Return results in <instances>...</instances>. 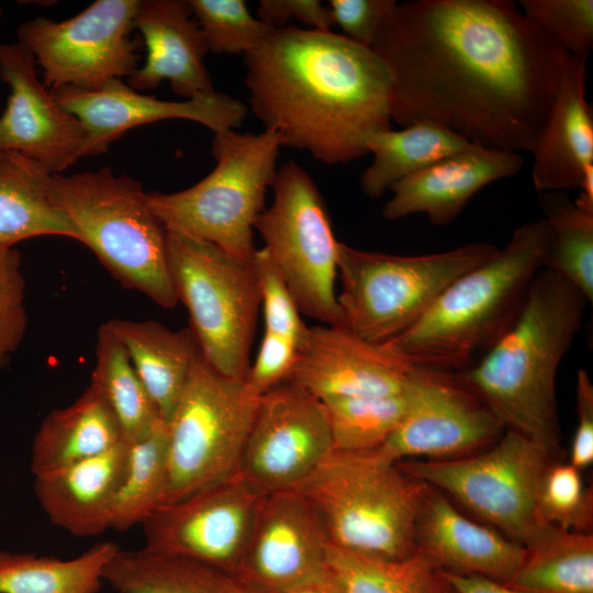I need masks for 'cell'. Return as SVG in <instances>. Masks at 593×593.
<instances>
[{"mask_svg": "<svg viewBox=\"0 0 593 593\" xmlns=\"http://www.w3.org/2000/svg\"><path fill=\"white\" fill-rule=\"evenodd\" d=\"M334 451L367 452L380 448L402 422L405 392L377 396H339L321 401Z\"/></svg>", "mask_w": 593, "mask_h": 593, "instance_id": "37", "label": "cell"}, {"mask_svg": "<svg viewBox=\"0 0 593 593\" xmlns=\"http://www.w3.org/2000/svg\"><path fill=\"white\" fill-rule=\"evenodd\" d=\"M550 244L544 219L518 226L501 249L455 279L414 325L388 343L412 366L467 369L513 323L546 268Z\"/></svg>", "mask_w": 593, "mask_h": 593, "instance_id": "4", "label": "cell"}, {"mask_svg": "<svg viewBox=\"0 0 593 593\" xmlns=\"http://www.w3.org/2000/svg\"><path fill=\"white\" fill-rule=\"evenodd\" d=\"M332 451L323 403L284 381L260 395L238 474L264 495L291 491Z\"/></svg>", "mask_w": 593, "mask_h": 593, "instance_id": "16", "label": "cell"}, {"mask_svg": "<svg viewBox=\"0 0 593 593\" xmlns=\"http://www.w3.org/2000/svg\"><path fill=\"white\" fill-rule=\"evenodd\" d=\"M286 593H343V591L328 570V574L323 579Z\"/></svg>", "mask_w": 593, "mask_h": 593, "instance_id": "49", "label": "cell"}, {"mask_svg": "<svg viewBox=\"0 0 593 593\" xmlns=\"http://www.w3.org/2000/svg\"><path fill=\"white\" fill-rule=\"evenodd\" d=\"M256 18L272 29L287 26L290 20L318 31H332L335 25L328 4L320 0H260Z\"/></svg>", "mask_w": 593, "mask_h": 593, "instance_id": "45", "label": "cell"}, {"mask_svg": "<svg viewBox=\"0 0 593 593\" xmlns=\"http://www.w3.org/2000/svg\"><path fill=\"white\" fill-rule=\"evenodd\" d=\"M103 581L119 593H250L237 579L184 558L120 548Z\"/></svg>", "mask_w": 593, "mask_h": 593, "instance_id": "30", "label": "cell"}, {"mask_svg": "<svg viewBox=\"0 0 593 593\" xmlns=\"http://www.w3.org/2000/svg\"><path fill=\"white\" fill-rule=\"evenodd\" d=\"M371 48L389 69L399 125L433 122L516 153L540 136L563 56L512 0L396 2Z\"/></svg>", "mask_w": 593, "mask_h": 593, "instance_id": "1", "label": "cell"}, {"mask_svg": "<svg viewBox=\"0 0 593 593\" xmlns=\"http://www.w3.org/2000/svg\"><path fill=\"white\" fill-rule=\"evenodd\" d=\"M578 190L580 194L573 202L584 212L593 214V165L586 168Z\"/></svg>", "mask_w": 593, "mask_h": 593, "instance_id": "48", "label": "cell"}, {"mask_svg": "<svg viewBox=\"0 0 593 593\" xmlns=\"http://www.w3.org/2000/svg\"><path fill=\"white\" fill-rule=\"evenodd\" d=\"M589 301L567 280L541 269L517 316L460 378L484 401L505 429L559 450L556 377Z\"/></svg>", "mask_w": 593, "mask_h": 593, "instance_id": "3", "label": "cell"}, {"mask_svg": "<svg viewBox=\"0 0 593 593\" xmlns=\"http://www.w3.org/2000/svg\"><path fill=\"white\" fill-rule=\"evenodd\" d=\"M192 16L188 0H139L134 29L143 37L146 58L128 78L131 88L152 90L168 80L187 99L215 90L203 61L209 49Z\"/></svg>", "mask_w": 593, "mask_h": 593, "instance_id": "22", "label": "cell"}, {"mask_svg": "<svg viewBox=\"0 0 593 593\" xmlns=\"http://www.w3.org/2000/svg\"><path fill=\"white\" fill-rule=\"evenodd\" d=\"M25 279L20 253L0 247V369L24 340L27 329Z\"/></svg>", "mask_w": 593, "mask_h": 593, "instance_id": "41", "label": "cell"}, {"mask_svg": "<svg viewBox=\"0 0 593 593\" xmlns=\"http://www.w3.org/2000/svg\"><path fill=\"white\" fill-rule=\"evenodd\" d=\"M507 585L532 593H593V536L546 525Z\"/></svg>", "mask_w": 593, "mask_h": 593, "instance_id": "31", "label": "cell"}, {"mask_svg": "<svg viewBox=\"0 0 593 593\" xmlns=\"http://www.w3.org/2000/svg\"><path fill=\"white\" fill-rule=\"evenodd\" d=\"M536 517L539 526L586 533L592 525V491L583 484L581 470L571 463L547 468L538 493Z\"/></svg>", "mask_w": 593, "mask_h": 593, "instance_id": "39", "label": "cell"}, {"mask_svg": "<svg viewBox=\"0 0 593 593\" xmlns=\"http://www.w3.org/2000/svg\"><path fill=\"white\" fill-rule=\"evenodd\" d=\"M52 92L85 125L98 155L126 131L143 124L189 120L217 133L238 128L248 112L240 100L216 90L186 101L160 100L141 93L122 79L110 80L96 90L64 88Z\"/></svg>", "mask_w": 593, "mask_h": 593, "instance_id": "20", "label": "cell"}, {"mask_svg": "<svg viewBox=\"0 0 593 593\" xmlns=\"http://www.w3.org/2000/svg\"><path fill=\"white\" fill-rule=\"evenodd\" d=\"M264 494L239 474L159 506L143 522L144 551L189 559L234 574Z\"/></svg>", "mask_w": 593, "mask_h": 593, "instance_id": "15", "label": "cell"}, {"mask_svg": "<svg viewBox=\"0 0 593 593\" xmlns=\"http://www.w3.org/2000/svg\"><path fill=\"white\" fill-rule=\"evenodd\" d=\"M473 145L450 130L426 121L401 130L379 131L367 143L368 154L373 158L360 176V189L371 199L380 198L401 179Z\"/></svg>", "mask_w": 593, "mask_h": 593, "instance_id": "29", "label": "cell"}, {"mask_svg": "<svg viewBox=\"0 0 593 593\" xmlns=\"http://www.w3.org/2000/svg\"><path fill=\"white\" fill-rule=\"evenodd\" d=\"M127 448L122 440L100 455L34 475V494L52 524L76 537L109 529Z\"/></svg>", "mask_w": 593, "mask_h": 593, "instance_id": "25", "label": "cell"}, {"mask_svg": "<svg viewBox=\"0 0 593 593\" xmlns=\"http://www.w3.org/2000/svg\"><path fill=\"white\" fill-rule=\"evenodd\" d=\"M544 220L551 232L546 268L593 300V214L575 205L566 191L539 193Z\"/></svg>", "mask_w": 593, "mask_h": 593, "instance_id": "36", "label": "cell"}, {"mask_svg": "<svg viewBox=\"0 0 593 593\" xmlns=\"http://www.w3.org/2000/svg\"><path fill=\"white\" fill-rule=\"evenodd\" d=\"M244 64L249 109L265 130L323 164L367 155L370 136L391 128L388 67L343 34L289 24L245 54Z\"/></svg>", "mask_w": 593, "mask_h": 593, "instance_id": "2", "label": "cell"}, {"mask_svg": "<svg viewBox=\"0 0 593 593\" xmlns=\"http://www.w3.org/2000/svg\"><path fill=\"white\" fill-rule=\"evenodd\" d=\"M167 424L159 421L127 443V457L110 514L109 529L143 524L160 505L167 478Z\"/></svg>", "mask_w": 593, "mask_h": 593, "instance_id": "34", "label": "cell"}, {"mask_svg": "<svg viewBox=\"0 0 593 593\" xmlns=\"http://www.w3.org/2000/svg\"><path fill=\"white\" fill-rule=\"evenodd\" d=\"M432 486L373 451H332L294 491L329 545L384 559L416 550V526Z\"/></svg>", "mask_w": 593, "mask_h": 593, "instance_id": "5", "label": "cell"}, {"mask_svg": "<svg viewBox=\"0 0 593 593\" xmlns=\"http://www.w3.org/2000/svg\"><path fill=\"white\" fill-rule=\"evenodd\" d=\"M2 16H3V10H2V8L0 7V21H1Z\"/></svg>", "mask_w": 593, "mask_h": 593, "instance_id": "50", "label": "cell"}, {"mask_svg": "<svg viewBox=\"0 0 593 593\" xmlns=\"http://www.w3.org/2000/svg\"><path fill=\"white\" fill-rule=\"evenodd\" d=\"M523 164L519 153L473 145L395 182L382 215L396 221L423 213L433 225H447L478 191L516 175Z\"/></svg>", "mask_w": 593, "mask_h": 593, "instance_id": "21", "label": "cell"}, {"mask_svg": "<svg viewBox=\"0 0 593 593\" xmlns=\"http://www.w3.org/2000/svg\"><path fill=\"white\" fill-rule=\"evenodd\" d=\"M166 253L174 291L188 311L201 355L217 372L245 380L260 309L251 260L169 231Z\"/></svg>", "mask_w": 593, "mask_h": 593, "instance_id": "9", "label": "cell"}, {"mask_svg": "<svg viewBox=\"0 0 593 593\" xmlns=\"http://www.w3.org/2000/svg\"><path fill=\"white\" fill-rule=\"evenodd\" d=\"M404 392L407 406L402 422L373 450L383 460L466 457L490 447L505 429L457 371L413 366Z\"/></svg>", "mask_w": 593, "mask_h": 593, "instance_id": "14", "label": "cell"}, {"mask_svg": "<svg viewBox=\"0 0 593 593\" xmlns=\"http://www.w3.org/2000/svg\"><path fill=\"white\" fill-rule=\"evenodd\" d=\"M395 0H331L334 24L346 37L371 47L380 29L390 15Z\"/></svg>", "mask_w": 593, "mask_h": 593, "instance_id": "44", "label": "cell"}, {"mask_svg": "<svg viewBox=\"0 0 593 593\" xmlns=\"http://www.w3.org/2000/svg\"><path fill=\"white\" fill-rule=\"evenodd\" d=\"M37 68L19 42L0 44V78L10 90L0 115V153H20L48 172L61 174L98 153L85 125L57 102Z\"/></svg>", "mask_w": 593, "mask_h": 593, "instance_id": "17", "label": "cell"}, {"mask_svg": "<svg viewBox=\"0 0 593 593\" xmlns=\"http://www.w3.org/2000/svg\"><path fill=\"white\" fill-rule=\"evenodd\" d=\"M90 383L112 410L125 441L138 438L163 421L123 345L107 323L98 331Z\"/></svg>", "mask_w": 593, "mask_h": 593, "instance_id": "35", "label": "cell"}, {"mask_svg": "<svg viewBox=\"0 0 593 593\" xmlns=\"http://www.w3.org/2000/svg\"><path fill=\"white\" fill-rule=\"evenodd\" d=\"M328 570L343 593H446L443 569L415 550L402 559H384L328 546Z\"/></svg>", "mask_w": 593, "mask_h": 593, "instance_id": "33", "label": "cell"}, {"mask_svg": "<svg viewBox=\"0 0 593 593\" xmlns=\"http://www.w3.org/2000/svg\"><path fill=\"white\" fill-rule=\"evenodd\" d=\"M416 549L443 570L508 583L522 566L526 548L461 514L432 488L416 526Z\"/></svg>", "mask_w": 593, "mask_h": 593, "instance_id": "24", "label": "cell"}, {"mask_svg": "<svg viewBox=\"0 0 593 593\" xmlns=\"http://www.w3.org/2000/svg\"><path fill=\"white\" fill-rule=\"evenodd\" d=\"M48 194L77 226L81 244L124 288L164 309L178 304L166 253V230L141 182L110 168L51 177Z\"/></svg>", "mask_w": 593, "mask_h": 593, "instance_id": "6", "label": "cell"}, {"mask_svg": "<svg viewBox=\"0 0 593 593\" xmlns=\"http://www.w3.org/2000/svg\"><path fill=\"white\" fill-rule=\"evenodd\" d=\"M586 63L563 53L553 103L532 152V180L540 192L579 189L593 165V116Z\"/></svg>", "mask_w": 593, "mask_h": 593, "instance_id": "23", "label": "cell"}, {"mask_svg": "<svg viewBox=\"0 0 593 593\" xmlns=\"http://www.w3.org/2000/svg\"><path fill=\"white\" fill-rule=\"evenodd\" d=\"M122 440L115 415L89 383L71 404L43 418L32 441L30 468L33 475L53 471L100 455Z\"/></svg>", "mask_w": 593, "mask_h": 593, "instance_id": "27", "label": "cell"}, {"mask_svg": "<svg viewBox=\"0 0 593 593\" xmlns=\"http://www.w3.org/2000/svg\"><path fill=\"white\" fill-rule=\"evenodd\" d=\"M298 344L282 335L265 331L246 382L259 395L284 382L296 360Z\"/></svg>", "mask_w": 593, "mask_h": 593, "instance_id": "43", "label": "cell"}, {"mask_svg": "<svg viewBox=\"0 0 593 593\" xmlns=\"http://www.w3.org/2000/svg\"><path fill=\"white\" fill-rule=\"evenodd\" d=\"M328 539L294 490L264 495L233 577L250 593H286L328 574Z\"/></svg>", "mask_w": 593, "mask_h": 593, "instance_id": "18", "label": "cell"}, {"mask_svg": "<svg viewBox=\"0 0 593 593\" xmlns=\"http://www.w3.org/2000/svg\"><path fill=\"white\" fill-rule=\"evenodd\" d=\"M139 0H97L64 21L37 16L16 31L52 91L96 90L138 68L139 44L131 37Z\"/></svg>", "mask_w": 593, "mask_h": 593, "instance_id": "13", "label": "cell"}, {"mask_svg": "<svg viewBox=\"0 0 593 593\" xmlns=\"http://www.w3.org/2000/svg\"><path fill=\"white\" fill-rule=\"evenodd\" d=\"M282 146V137L271 130L214 133L211 152L215 167L211 172L184 190L147 192L149 206L166 231L251 260L257 250L254 225L265 210Z\"/></svg>", "mask_w": 593, "mask_h": 593, "instance_id": "7", "label": "cell"}, {"mask_svg": "<svg viewBox=\"0 0 593 593\" xmlns=\"http://www.w3.org/2000/svg\"><path fill=\"white\" fill-rule=\"evenodd\" d=\"M517 4L562 53L588 61L593 48V0H521Z\"/></svg>", "mask_w": 593, "mask_h": 593, "instance_id": "40", "label": "cell"}, {"mask_svg": "<svg viewBox=\"0 0 593 593\" xmlns=\"http://www.w3.org/2000/svg\"><path fill=\"white\" fill-rule=\"evenodd\" d=\"M123 345L159 416L167 424L200 353L190 328L174 331L152 320L105 322Z\"/></svg>", "mask_w": 593, "mask_h": 593, "instance_id": "26", "label": "cell"}, {"mask_svg": "<svg viewBox=\"0 0 593 593\" xmlns=\"http://www.w3.org/2000/svg\"><path fill=\"white\" fill-rule=\"evenodd\" d=\"M496 249L492 243L480 242L403 256L339 242V325L369 342H390L414 325L448 284Z\"/></svg>", "mask_w": 593, "mask_h": 593, "instance_id": "8", "label": "cell"}, {"mask_svg": "<svg viewBox=\"0 0 593 593\" xmlns=\"http://www.w3.org/2000/svg\"><path fill=\"white\" fill-rule=\"evenodd\" d=\"M413 366L387 343L369 342L342 325L307 326L286 381L320 401L404 392Z\"/></svg>", "mask_w": 593, "mask_h": 593, "instance_id": "19", "label": "cell"}, {"mask_svg": "<svg viewBox=\"0 0 593 593\" xmlns=\"http://www.w3.org/2000/svg\"><path fill=\"white\" fill-rule=\"evenodd\" d=\"M273 200L254 228L265 242L301 313L339 325L335 291L338 246L327 205L310 175L294 160L277 169Z\"/></svg>", "mask_w": 593, "mask_h": 593, "instance_id": "11", "label": "cell"}, {"mask_svg": "<svg viewBox=\"0 0 593 593\" xmlns=\"http://www.w3.org/2000/svg\"><path fill=\"white\" fill-rule=\"evenodd\" d=\"M259 399L246 380L217 372L198 354L167 423V478L161 505L238 474Z\"/></svg>", "mask_w": 593, "mask_h": 593, "instance_id": "10", "label": "cell"}, {"mask_svg": "<svg viewBox=\"0 0 593 593\" xmlns=\"http://www.w3.org/2000/svg\"><path fill=\"white\" fill-rule=\"evenodd\" d=\"M443 577L456 593H532L481 575L443 570Z\"/></svg>", "mask_w": 593, "mask_h": 593, "instance_id": "47", "label": "cell"}, {"mask_svg": "<svg viewBox=\"0 0 593 593\" xmlns=\"http://www.w3.org/2000/svg\"><path fill=\"white\" fill-rule=\"evenodd\" d=\"M52 175L20 153H0V247L49 235L81 243L77 226L49 198Z\"/></svg>", "mask_w": 593, "mask_h": 593, "instance_id": "28", "label": "cell"}, {"mask_svg": "<svg viewBox=\"0 0 593 593\" xmlns=\"http://www.w3.org/2000/svg\"><path fill=\"white\" fill-rule=\"evenodd\" d=\"M575 394L578 423L569 463L582 470L593 462V383L584 369L578 370Z\"/></svg>", "mask_w": 593, "mask_h": 593, "instance_id": "46", "label": "cell"}, {"mask_svg": "<svg viewBox=\"0 0 593 593\" xmlns=\"http://www.w3.org/2000/svg\"><path fill=\"white\" fill-rule=\"evenodd\" d=\"M209 52L247 54L275 29L254 16L243 0H188Z\"/></svg>", "mask_w": 593, "mask_h": 593, "instance_id": "38", "label": "cell"}, {"mask_svg": "<svg viewBox=\"0 0 593 593\" xmlns=\"http://www.w3.org/2000/svg\"><path fill=\"white\" fill-rule=\"evenodd\" d=\"M551 457L532 439L505 429L494 444L473 455L398 465L526 547L541 528L536 506Z\"/></svg>", "mask_w": 593, "mask_h": 593, "instance_id": "12", "label": "cell"}, {"mask_svg": "<svg viewBox=\"0 0 593 593\" xmlns=\"http://www.w3.org/2000/svg\"><path fill=\"white\" fill-rule=\"evenodd\" d=\"M260 293V307L265 318V331L286 336L296 344L307 325L282 275L262 247L251 259Z\"/></svg>", "mask_w": 593, "mask_h": 593, "instance_id": "42", "label": "cell"}, {"mask_svg": "<svg viewBox=\"0 0 593 593\" xmlns=\"http://www.w3.org/2000/svg\"><path fill=\"white\" fill-rule=\"evenodd\" d=\"M119 549L113 541H102L63 560L0 547V593H98Z\"/></svg>", "mask_w": 593, "mask_h": 593, "instance_id": "32", "label": "cell"}]
</instances>
